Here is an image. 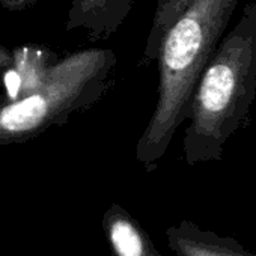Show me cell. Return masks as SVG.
<instances>
[{"label": "cell", "instance_id": "cell-1", "mask_svg": "<svg viewBox=\"0 0 256 256\" xmlns=\"http://www.w3.org/2000/svg\"><path fill=\"white\" fill-rule=\"evenodd\" d=\"M240 0H194L168 32L158 54L157 102L136 158L151 172L187 122L199 78L218 48Z\"/></svg>", "mask_w": 256, "mask_h": 256}, {"label": "cell", "instance_id": "cell-2", "mask_svg": "<svg viewBox=\"0 0 256 256\" xmlns=\"http://www.w3.org/2000/svg\"><path fill=\"white\" fill-rule=\"evenodd\" d=\"M256 98V0H250L193 94L182 157L188 166L220 162L228 140L240 130Z\"/></svg>", "mask_w": 256, "mask_h": 256}, {"label": "cell", "instance_id": "cell-3", "mask_svg": "<svg viewBox=\"0 0 256 256\" xmlns=\"http://www.w3.org/2000/svg\"><path fill=\"white\" fill-rule=\"evenodd\" d=\"M116 62L110 50L92 48L74 54L54 70L41 94L5 108L0 126L10 132L30 130L50 116L98 100L110 88Z\"/></svg>", "mask_w": 256, "mask_h": 256}, {"label": "cell", "instance_id": "cell-4", "mask_svg": "<svg viewBox=\"0 0 256 256\" xmlns=\"http://www.w3.org/2000/svg\"><path fill=\"white\" fill-rule=\"evenodd\" d=\"M166 236L176 256H256L235 238L204 230L188 220L168 228Z\"/></svg>", "mask_w": 256, "mask_h": 256}, {"label": "cell", "instance_id": "cell-5", "mask_svg": "<svg viewBox=\"0 0 256 256\" xmlns=\"http://www.w3.org/2000/svg\"><path fill=\"white\" fill-rule=\"evenodd\" d=\"M113 256H162L140 223L118 204H113L102 220Z\"/></svg>", "mask_w": 256, "mask_h": 256}, {"label": "cell", "instance_id": "cell-6", "mask_svg": "<svg viewBox=\"0 0 256 256\" xmlns=\"http://www.w3.org/2000/svg\"><path fill=\"white\" fill-rule=\"evenodd\" d=\"M138 0H74L76 26L86 28L94 40L108 38L124 24Z\"/></svg>", "mask_w": 256, "mask_h": 256}, {"label": "cell", "instance_id": "cell-7", "mask_svg": "<svg viewBox=\"0 0 256 256\" xmlns=\"http://www.w3.org/2000/svg\"><path fill=\"white\" fill-rule=\"evenodd\" d=\"M193 2L194 0H158L151 30L145 44L144 56L140 60L142 64H151L158 59L160 48L168 32Z\"/></svg>", "mask_w": 256, "mask_h": 256}, {"label": "cell", "instance_id": "cell-8", "mask_svg": "<svg viewBox=\"0 0 256 256\" xmlns=\"http://www.w3.org/2000/svg\"><path fill=\"white\" fill-rule=\"evenodd\" d=\"M5 84H6V90H8L10 96L16 98L18 90H20V84H22V80H20L18 74H16L14 71L8 72L5 76Z\"/></svg>", "mask_w": 256, "mask_h": 256}]
</instances>
